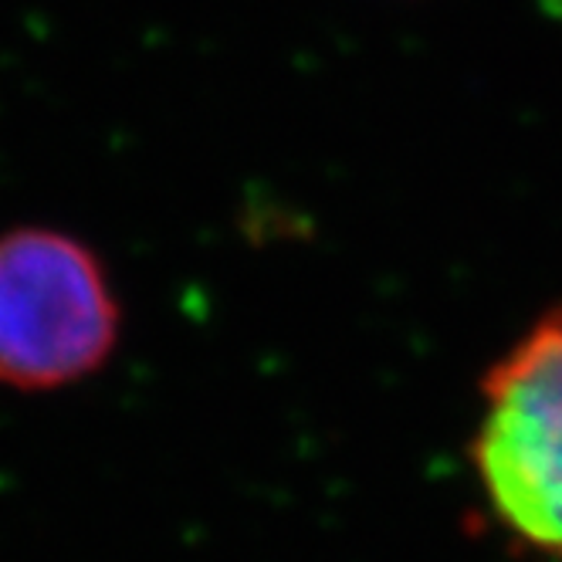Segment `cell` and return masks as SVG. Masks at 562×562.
<instances>
[{"instance_id":"7a4b0ae2","label":"cell","mask_w":562,"mask_h":562,"mask_svg":"<svg viewBox=\"0 0 562 562\" xmlns=\"http://www.w3.org/2000/svg\"><path fill=\"white\" fill-rule=\"evenodd\" d=\"M471 461L502 526L562 559V308L488 370Z\"/></svg>"},{"instance_id":"6da1fadb","label":"cell","mask_w":562,"mask_h":562,"mask_svg":"<svg viewBox=\"0 0 562 562\" xmlns=\"http://www.w3.org/2000/svg\"><path fill=\"white\" fill-rule=\"evenodd\" d=\"M123 308L102 258L58 227L0 234V386L52 393L95 376Z\"/></svg>"}]
</instances>
